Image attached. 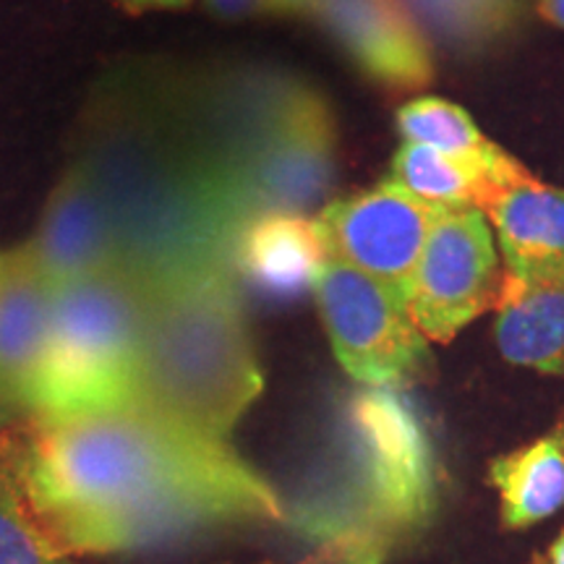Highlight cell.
<instances>
[{
  "mask_svg": "<svg viewBox=\"0 0 564 564\" xmlns=\"http://www.w3.org/2000/svg\"><path fill=\"white\" fill-rule=\"evenodd\" d=\"M390 546L364 533H335L319 564H382Z\"/></svg>",
  "mask_w": 564,
  "mask_h": 564,
  "instance_id": "obj_20",
  "label": "cell"
},
{
  "mask_svg": "<svg viewBox=\"0 0 564 564\" xmlns=\"http://www.w3.org/2000/svg\"><path fill=\"white\" fill-rule=\"evenodd\" d=\"M494 308V335L507 361L564 379V280L505 272Z\"/></svg>",
  "mask_w": 564,
  "mask_h": 564,
  "instance_id": "obj_14",
  "label": "cell"
},
{
  "mask_svg": "<svg viewBox=\"0 0 564 564\" xmlns=\"http://www.w3.org/2000/svg\"><path fill=\"white\" fill-rule=\"evenodd\" d=\"M502 274L491 228L476 207L447 209L415 267L408 314L432 343H449L499 299Z\"/></svg>",
  "mask_w": 564,
  "mask_h": 564,
  "instance_id": "obj_7",
  "label": "cell"
},
{
  "mask_svg": "<svg viewBox=\"0 0 564 564\" xmlns=\"http://www.w3.org/2000/svg\"><path fill=\"white\" fill-rule=\"evenodd\" d=\"M232 243L246 280L274 299H291L314 288L329 262L316 217L308 215H259L238 228Z\"/></svg>",
  "mask_w": 564,
  "mask_h": 564,
  "instance_id": "obj_13",
  "label": "cell"
},
{
  "mask_svg": "<svg viewBox=\"0 0 564 564\" xmlns=\"http://www.w3.org/2000/svg\"><path fill=\"white\" fill-rule=\"evenodd\" d=\"M55 288L34 264L30 246L3 251L0 267V432L30 426L45 358Z\"/></svg>",
  "mask_w": 564,
  "mask_h": 564,
  "instance_id": "obj_9",
  "label": "cell"
},
{
  "mask_svg": "<svg viewBox=\"0 0 564 564\" xmlns=\"http://www.w3.org/2000/svg\"><path fill=\"white\" fill-rule=\"evenodd\" d=\"M209 11L225 19H241L251 17V13H267L264 0H207Z\"/></svg>",
  "mask_w": 564,
  "mask_h": 564,
  "instance_id": "obj_21",
  "label": "cell"
},
{
  "mask_svg": "<svg viewBox=\"0 0 564 564\" xmlns=\"http://www.w3.org/2000/svg\"><path fill=\"white\" fill-rule=\"evenodd\" d=\"M499 494L502 520L512 531H523L564 505V421L541 440L497 457L489 470Z\"/></svg>",
  "mask_w": 564,
  "mask_h": 564,
  "instance_id": "obj_16",
  "label": "cell"
},
{
  "mask_svg": "<svg viewBox=\"0 0 564 564\" xmlns=\"http://www.w3.org/2000/svg\"><path fill=\"white\" fill-rule=\"evenodd\" d=\"M398 129L408 144H423L455 158H489L499 150L470 116L442 97H419L398 112Z\"/></svg>",
  "mask_w": 564,
  "mask_h": 564,
  "instance_id": "obj_18",
  "label": "cell"
},
{
  "mask_svg": "<svg viewBox=\"0 0 564 564\" xmlns=\"http://www.w3.org/2000/svg\"><path fill=\"white\" fill-rule=\"evenodd\" d=\"M444 212L387 178L369 192L324 204L316 225L329 259L356 267L408 301L423 246Z\"/></svg>",
  "mask_w": 564,
  "mask_h": 564,
  "instance_id": "obj_8",
  "label": "cell"
},
{
  "mask_svg": "<svg viewBox=\"0 0 564 564\" xmlns=\"http://www.w3.org/2000/svg\"><path fill=\"white\" fill-rule=\"evenodd\" d=\"M518 167L520 162L505 150H497L489 158H455V154L405 141L392 158L390 178L444 209H481L494 188Z\"/></svg>",
  "mask_w": 564,
  "mask_h": 564,
  "instance_id": "obj_15",
  "label": "cell"
},
{
  "mask_svg": "<svg viewBox=\"0 0 564 564\" xmlns=\"http://www.w3.org/2000/svg\"><path fill=\"white\" fill-rule=\"evenodd\" d=\"M24 491L68 554L133 552L220 523L280 520V494L228 442L121 408L26 426Z\"/></svg>",
  "mask_w": 564,
  "mask_h": 564,
  "instance_id": "obj_1",
  "label": "cell"
},
{
  "mask_svg": "<svg viewBox=\"0 0 564 564\" xmlns=\"http://www.w3.org/2000/svg\"><path fill=\"white\" fill-rule=\"evenodd\" d=\"M337 361L364 387H400L429 361L405 301L356 267L329 259L314 285Z\"/></svg>",
  "mask_w": 564,
  "mask_h": 564,
  "instance_id": "obj_6",
  "label": "cell"
},
{
  "mask_svg": "<svg viewBox=\"0 0 564 564\" xmlns=\"http://www.w3.org/2000/svg\"><path fill=\"white\" fill-rule=\"evenodd\" d=\"M121 3L137 6V9H181V6H188L192 0H121Z\"/></svg>",
  "mask_w": 564,
  "mask_h": 564,
  "instance_id": "obj_24",
  "label": "cell"
},
{
  "mask_svg": "<svg viewBox=\"0 0 564 564\" xmlns=\"http://www.w3.org/2000/svg\"><path fill=\"white\" fill-rule=\"evenodd\" d=\"M139 322L141 280L126 259L58 288L32 423L131 408Z\"/></svg>",
  "mask_w": 564,
  "mask_h": 564,
  "instance_id": "obj_4",
  "label": "cell"
},
{
  "mask_svg": "<svg viewBox=\"0 0 564 564\" xmlns=\"http://www.w3.org/2000/svg\"><path fill=\"white\" fill-rule=\"evenodd\" d=\"M335 144V118L319 95L272 84L207 175L209 212L236 232L259 215H306L333 186Z\"/></svg>",
  "mask_w": 564,
  "mask_h": 564,
  "instance_id": "obj_3",
  "label": "cell"
},
{
  "mask_svg": "<svg viewBox=\"0 0 564 564\" xmlns=\"http://www.w3.org/2000/svg\"><path fill=\"white\" fill-rule=\"evenodd\" d=\"M552 564H564V531L560 533V539H556L552 546Z\"/></svg>",
  "mask_w": 564,
  "mask_h": 564,
  "instance_id": "obj_25",
  "label": "cell"
},
{
  "mask_svg": "<svg viewBox=\"0 0 564 564\" xmlns=\"http://www.w3.org/2000/svg\"><path fill=\"white\" fill-rule=\"evenodd\" d=\"M356 465V520L337 533H364L392 546L432 518L436 463L426 429L398 387H364L348 413Z\"/></svg>",
  "mask_w": 564,
  "mask_h": 564,
  "instance_id": "obj_5",
  "label": "cell"
},
{
  "mask_svg": "<svg viewBox=\"0 0 564 564\" xmlns=\"http://www.w3.org/2000/svg\"><path fill=\"white\" fill-rule=\"evenodd\" d=\"M30 246L34 264L58 291L123 262V246L89 165H74L55 186Z\"/></svg>",
  "mask_w": 564,
  "mask_h": 564,
  "instance_id": "obj_10",
  "label": "cell"
},
{
  "mask_svg": "<svg viewBox=\"0 0 564 564\" xmlns=\"http://www.w3.org/2000/svg\"><path fill=\"white\" fill-rule=\"evenodd\" d=\"M447 34L486 40L502 34L518 19L520 0H415Z\"/></svg>",
  "mask_w": 564,
  "mask_h": 564,
  "instance_id": "obj_19",
  "label": "cell"
},
{
  "mask_svg": "<svg viewBox=\"0 0 564 564\" xmlns=\"http://www.w3.org/2000/svg\"><path fill=\"white\" fill-rule=\"evenodd\" d=\"M481 212L497 228L505 272L564 280V188L546 186L520 165L494 188Z\"/></svg>",
  "mask_w": 564,
  "mask_h": 564,
  "instance_id": "obj_12",
  "label": "cell"
},
{
  "mask_svg": "<svg viewBox=\"0 0 564 564\" xmlns=\"http://www.w3.org/2000/svg\"><path fill=\"white\" fill-rule=\"evenodd\" d=\"M0 267H3V251H0Z\"/></svg>",
  "mask_w": 564,
  "mask_h": 564,
  "instance_id": "obj_27",
  "label": "cell"
},
{
  "mask_svg": "<svg viewBox=\"0 0 564 564\" xmlns=\"http://www.w3.org/2000/svg\"><path fill=\"white\" fill-rule=\"evenodd\" d=\"M129 264L141 280L131 408L228 442L264 390L230 264L209 243Z\"/></svg>",
  "mask_w": 564,
  "mask_h": 564,
  "instance_id": "obj_2",
  "label": "cell"
},
{
  "mask_svg": "<svg viewBox=\"0 0 564 564\" xmlns=\"http://www.w3.org/2000/svg\"><path fill=\"white\" fill-rule=\"evenodd\" d=\"M262 564H280V562H262ZM293 564H319V554L312 556V560H303V562H293Z\"/></svg>",
  "mask_w": 564,
  "mask_h": 564,
  "instance_id": "obj_26",
  "label": "cell"
},
{
  "mask_svg": "<svg viewBox=\"0 0 564 564\" xmlns=\"http://www.w3.org/2000/svg\"><path fill=\"white\" fill-rule=\"evenodd\" d=\"M0 564H74L34 514L19 468V442L0 434Z\"/></svg>",
  "mask_w": 564,
  "mask_h": 564,
  "instance_id": "obj_17",
  "label": "cell"
},
{
  "mask_svg": "<svg viewBox=\"0 0 564 564\" xmlns=\"http://www.w3.org/2000/svg\"><path fill=\"white\" fill-rule=\"evenodd\" d=\"M322 0H264L267 13H312Z\"/></svg>",
  "mask_w": 564,
  "mask_h": 564,
  "instance_id": "obj_22",
  "label": "cell"
},
{
  "mask_svg": "<svg viewBox=\"0 0 564 564\" xmlns=\"http://www.w3.org/2000/svg\"><path fill=\"white\" fill-rule=\"evenodd\" d=\"M312 17L379 84L421 89L432 82V45L405 0H322Z\"/></svg>",
  "mask_w": 564,
  "mask_h": 564,
  "instance_id": "obj_11",
  "label": "cell"
},
{
  "mask_svg": "<svg viewBox=\"0 0 564 564\" xmlns=\"http://www.w3.org/2000/svg\"><path fill=\"white\" fill-rule=\"evenodd\" d=\"M539 13L549 24L564 30V0H539Z\"/></svg>",
  "mask_w": 564,
  "mask_h": 564,
  "instance_id": "obj_23",
  "label": "cell"
}]
</instances>
